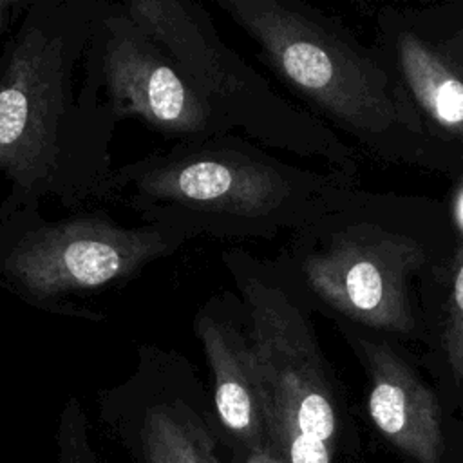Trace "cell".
<instances>
[{"label":"cell","instance_id":"cell-1","mask_svg":"<svg viewBox=\"0 0 463 463\" xmlns=\"http://www.w3.org/2000/svg\"><path fill=\"white\" fill-rule=\"evenodd\" d=\"M101 0H31L0 52V222L47 197L107 203L116 121L76 72Z\"/></svg>","mask_w":463,"mask_h":463},{"label":"cell","instance_id":"cell-2","mask_svg":"<svg viewBox=\"0 0 463 463\" xmlns=\"http://www.w3.org/2000/svg\"><path fill=\"white\" fill-rule=\"evenodd\" d=\"M318 181L241 136L175 143L114 166L107 203L192 237H271L317 210Z\"/></svg>","mask_w":463,"mask_h":463},{"label":"cell","instance_id":"cell-3","mask_svg":"<svg viewBox=\"0 0 463 463\" xmlns=\"http://www.w3.org/2000/svg\"><path fill=\"white\" fill-rule=\"evenodd\" d=\"M190 239L159 222L119 226L103 210L47 219L42 206H25L0 222V289L38 311L98 322L105 315L74 298L125 286Z\"/></svg>","mask_w":463,"mask_h":463},{"label":"cell","instance_id":"cell-4","mask_svg":"<svg viewBox=\"0 0 463 463\" xmlns=\"http://www.w3.org/2000/svg\"><path fill=\"white\" fill-rule=\"evenodd\" d=\"M250 324L269 443L288 463H333L338 414L311 322L280 269L222 253Z\"/></svg>","mask_w":463,"mask_h":463},{"label":"cell","instance_id":"cell-5","mask_svg":"<svg viewBox=\"0 0 463 463\" xmlns=\"http://www.w3.org/2000/svg\"><path fill=\"white\" fill-rule=\"evenodd\" d=\"M259 47V60L322 114L367 137L402 125L412 109L385 71L324 14L295 0H215Z\"/></svg>","mask_w":463,"mask_h":463},{"label":"cell","instance_id":"cell-6","mask_svg":"<svg viewBox=\"0 0 463 463\" xmlns=\"http://www.w3.org/2000/svg\"><path fill=\"white\" fill-rule=\"evenodd\" d=\"M130 16L174 58L186 81L232 128L268 146L297 154L326 152L324 132L277 96L217 33L212 14L194 0H125Z\"/></svg>","mask_w":463,"mask_h":463},{"label":"cell","instance_id":"cell-7","mask_svg":"<svg viewBox=\"0 0 463 463\" xmlns=\"http://www.w3.org/2000/svg\"><path fill=\"white\" fill-rule=\"evenodd\" d=\"M105 432L132 463H232L212 394L183 353L141 344L134 371L96 394Z\"/></svg>","mask_w":463,"mask_h":463},{"label":"cell","instance_id":"cell-8","mask_svg":"<svg viewBox=\"0 0 463 463\" xmlns=\"http://www.w3.org/2000/svg\"><path fill=\"white\" fill-rule=\"evenodd\" d=\"M81 71L116 123L137 119L175 143L233 132L186 81L170 52L123 2L101 0Z\"/></svg>","mask_w":463,"mask_h":463},{"label":"cell","instance_id":"cell-9","mask_svg":"<svg viewBox=\"0 0 463 463\" xmlns=\"http://www.w3.org/2000/svg\"><path fill=\"white\" fill-rule=\"evenodd\" d=\"M425 253L411 237L374 226L331 235L293 253L298 280L322 302L367 327L409 333L414 326L409 279Z\"/></svg>","mask_w":463,"mask_h":463},{"label":"cell","instance_id":"cell-10","mask_svg":"<svg viewBox=\"0 0 463 463\" xmlns=\"http://www.w3.org/2000/svg\"><path fill=\"white\" fill-rule=\"evenodd\" d=\"M212 374V402L230 454L268 445L255 353L248 313L239 295H212L194 315Z\"/></svg>","mask_w":463,"mask_h":463},{"label":"cell","instance_id":"cell-11","mask_svg":"<svg viewBox=\"0 0 463 463\" xmlns=\"http://www.w3.org/2000/svg\"><path fill=\"white\" fill-rule=\"evenodd\" d=\"M362 347L367 411L376 430L414 463H439L443 434L436 394L387 345L364 340Z\"/></svg>","mask_w":463,"mask_h":463},{"label":"cell","instance_id":"cell-12","mask_svg":"<svg viewBox=\"0 0 463 463\" xmlns=\"http://www.w3.org/2000/svg\"><path fill=\"white\" fill-rule=\"evenodd\" d=\"M396 61L409 99L438 130L463 136V58L414 33L396 38Z\"/></svg>","mask_w":463,"mask_h":463},{"label":"cell","instance_id":"cell-13","mask_svg":"<svg viewBox=\"0 0 463 463\" xmlns=\"http://www.w3.org/2000/svg\"><path fill=\"white\" fill-rule=\"evenodd\" d=\"M56 461L58 463H99L90 443L89 418L76 396H69L60 411L56 425Z\"/></svg>","mask_w":463,"mask_h":463},{"label":"cell","instance_id":"cell-14","mask_svg":"<svg viewBox=\"0 0 463 463\" xmlns=\"http://www.w3.org/2000/svg\"><path fill=\"white\" fill-rule=\"evenodd\" d=\"M443 338L449 364L454 374L463 380V248L456 257L452 271Z\"/></svg>","mask_w":463,"mask_h":463},{"label":"cell","instance_id":"cell-15","mask_svg":"<svg viewBox=\"0 0 463 463\" xmlns=\"http://www.w3.org/2000/svg\"><path fill=\"white\" fill-rule=\"evenodd\" d=\"M232 463H288V459L271 445H262L244 452L230 454Z\"/></svg>","mask_w":463,"mask_h":463},{"label":"cell","instance_id":"cell-16","mask_svg":"<svg viewBox=\"0 0 463 463\" xmlns=\"http://www.w3.org/2000/svg\"><path fill=\"white\" fill-rule=\"evenodd\" d=\"M29 2L31 0H0V36L16 27Z\"/></svg>","mask_w":463,"mask_h":463},{"label":"cell","instance_id":"cell-17","mask_svg":"<svg viewBox=\"0 0 463 463\" xmlns=\"http://www.w3.org/2000/svg\"><path fill=\"white\" fill-rule=\"evenodd\" d=\"M461 190H463V181H461Z\"/></svg>","mask_w":463,"mask_h":463}]
</instances>
